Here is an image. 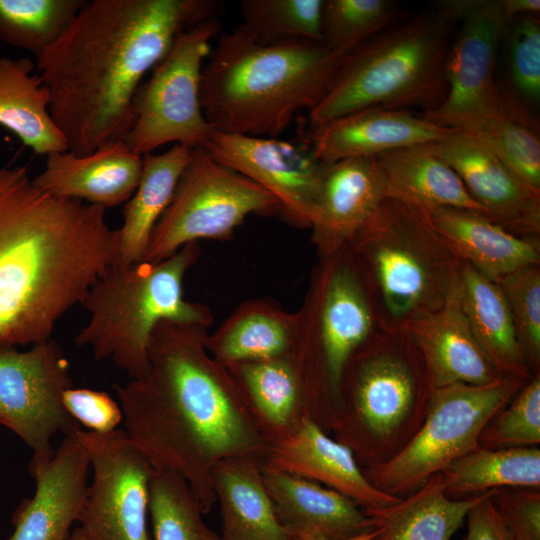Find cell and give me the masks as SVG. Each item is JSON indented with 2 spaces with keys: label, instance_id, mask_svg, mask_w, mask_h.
Here are the masks:
<instances>
[{
  "label": "cell",
  "instance_id": "8d00e7d4",
  "mask_svg": "<svg viewBox=\"0 0 540 540\" xmlns=\"http://www.w3.org/2000/svg\"><path fill=\"white\" fill-rule=\"evenodd\" d=\"M324 0H243L242 25L261 43H322Z\"/></svg>",
  "mask_w": 540,
  "mask_h": 540
},
{
  "label": "cell",
  "instance_id": "4dcf8cb0",
  "mask_svg": "<svg viewBox=\"0 0 540 540\" xmlns=\"http://www.w3.org/2000/svg\"><path fill=\"white\" fill-rule=\"evenodd\" d=\"M28 57H0V126L35 154L69 150L50 114V94Z\"/></svg>",
  "mask_w": 540,
  "mask_h": 540
},
{
  "label": "cell",
  "instance_id": "5bb4252c",
  "mask_svg": "<svg viewBox=\"0 0 540 540\" xmlns=\"http://www.w3.org/2000/svg\"><path fill=\"white\" fill-rule=\"evenodd\" d=\"M92 483L77 521L88 540H152L148 530L153 467L126 431L76 432Z\"/></svg>",
  "mask_w": 540,
  "mask_h": 540
},
{
  "label": "cell",
  "instance_id": "d590c367",
  "mask_svg": "<svg viewBox=\"0 0 540 540\" xmlns=\"http://www.w3.org/2000/svg\"><path fill=\"white\" fill-rule=\"evenodd\" d=\"M204 514L183 478L153 470L149 499L153 540H223L205 522Z\"/></svg>",
  "mask_w": 540,
  "mask_h": 540
},
{
  "label": "cell",
  "instance_id": "484cf974",
  "mask_svg": "<svg viewBox=\"0 0 540 540\" xmlns=\"http://www.w3.org/2000/svg\"><path fill=\"white\" fill-rule=\"evenodd\" d=\"M226 367L271 443L288 435L303 419L314 420L306 384L292 353Z\"/></svg>",
  "mask_w": 540,
  "mask_h": 540
},
{
  "label": "cell",
  "instance_id": "9a60e30c",
  "mask_svg": "<svg viewBox=\"0 0 540 540\" xmlns=\"http://www.w3.org/2000/svg\"><path fill=\"white\" fill-rule=\"evenodd\" d=\"M462 28L445 61L446 94L427 120L473 135L503 112L505 99L494 80L498 43L508 22L497 1L471 0Z\"/></svg>",
  "mask_w": 540,
  "mask_h": 540
},
{
  "label": "cell",
  "instance_id": "44dd1931",
  "mask_svg": "<svg viewBox=\"0 0 540 540\" xmlns=\"http://www.w3.org/2000/svg\"><path fill=\"white\" fill-rule=\"evenodd\" d=\"M142 172V156L124 140L100 145L87 155L55 152L46 156L43 171L33 182L46 193L105 209L126 203L135 192Z\"/></svg>",
  "mask_w": 540,
  "mask_h": 540
},
{
  "label": "cell",
  "instance_id": "f546056e",
  "mask_svg": "<svg viewBox=\"0 0 540 540\" xmlns=\"http://www.w3.org/2000/svg\"><path fill=\"white\" fill-rule=\"evenodd\" d=\"M375 159L386 196L421 208L441 206L482 213L456 172L429 143L401 147Z\"/></svg>",
  "mask_w": 540,
  "mask_h": 540
},
{
  "label": "cell",
  "instance_id": "f6af8a7d",
  "mask_svg": "<svg viewBox=\"0 0 540 540\" xmlns=\"http://www.w3.org/2000/svg\"><path fill=\"white\" fill-rule=\"evenodd\" d=\"M494 490L485 492L468 511L464 540H513L492 503Z\"/></svg>",
  "mask_w": 540,
  "mask_h": 540
},
{
  "label": "cell",
  "instance_id": "e0dca14e",
  "mask_svg": "<svg viewBox=\"0 0 540 540\" xmlns=\"http://www.w3.org/2000/svg\"><path fill=\"white\" fill-rule=\"evenodd\" d=\"M459 176L482 213L508 232L540 237V193L529 188L478 137L451 130L429 143Z\"/></svg>",
  "mask_w": 540,
  "mask_h": 540
},
{
  "label": "cell",
  "instance_id": "7c38bea8",
  "mask_svg": "<svg viewBox=\"0 0 540 540\" xmlns=\"http://www.w3.org/2000/svg\"><path fill=\"white\" fill-rule=\"evenodd\" d=\"M221 29L219 17H213L179 33L141 84L134 99L135 119L123 139L133 152L143 156L168 143L205 146L213 129L201 106V73Z\"/></svg>",
  "mask_w": 540,
  "mask_h": 540
},
{
  "label": "cell",
  "instance_id": "277c9868",
  "mask_svg": "<svg viewBox=\"0 0 540 540\" xmlns=\"http://www.w3.org/2000/svg\"><path fill=\"white\" fill-rule=\"evenodd\" d=\"M344 57L321 42L261 43L239 24L217 37L203 65L204 116L215 131L277 137L318 104Z\"/></svg>",
  "mask_w": 540,
  "mask_h": 540
},
{
  "label": "cell",
  "instance_id": "603a6c76",
  "mask_svg": "<svg viewBox=\"0 0 540 540\" xmlns=\"http://www.w3.org/2000/svg\"><path fill=\"white\" fill-rule=\"evenodd\" d=\"M459 279L445 303L422 314L402 329L418 345L432 390L455 383L486 385L501 378L477 343L459 297Z\"/></svg>",
  "mask_w": 540,
  "mask_h": 540
},
{
  "label": "cell",
  "instance_id": "9c48e42d",
  "mask_svg": "<svg viewBox=\"0 0 540 540\" xmlns=\"http://www.w3.org/2000/svg\"><path fill=\"white\" fill-rule=\"evenodd\" d=\"M432 390L424 357L404 329L376 328L353 354L341 380L331 423L352 451L363 438L390 436Z\"/></svg>",
  "mask_w": 540,
  "mask_h": 540
},
{
  "label": "cell",
  "instance_id": "6da1fadb",
  "mask_svg": "<svg viewBox=\"0 0 540 540\" xmlns=\"http://www.w3.org/2000/svg\"><path fill=\"white\" fill-rule=\"evenodd\" d=\"M205 326L160 321L142 378L114 384L126 433L154 470L188 484L205 514L212 476L230 459L264 462L271 441L227 367L207 350Z\"/></svg>",
  "mask_w": 540,
  "mask_h": 540
},
{
  "label": "cell",
  "instance_id": "5b68a950",
  "mask_svg": "<svg viewBox=\"0 0 540 540\" xmlns=\"http://www.w3.org/2000/svg\"><path fill=\"white\" fill-rule=\"evenodd\" d=\"M347 248L381 329L439 309L458 283L461 261L427 212L392 197H384Z\"/></svg>",
  "mask_w": 540,
  "mask_h": 540
},
{
  "label": "cell",
  "instance_id": "ee69618b",
  "mask_svg": "<svg viewBox=\"0 0 540 540\" xmlns=\"http://www.w3.org/2000/svg\"><path fill=\"white\" fill-rule=\"evenodd\" d=\"M62 403L78 424L92 432H112L123 421L119 403L105 391L70 387L63 392Z\"/></svg>",
  "mask_w": 540,
  "mask_h": 540
},
{
  "label": "cell",
  "instance_id": "7a4b0ae2",
  "mask_svg": "<svg viewBox=\"0 0 540 540\" xmlns=\"http://www.w3.org/2000/svg\"><path fill=\"white\" fill-rule=\"evenodd\" d=\"M223 6L216 0H86L61 37L35 58L69 151L87 155L123 140L142 78L179 33L218 17Z\"/></svg>",
  "mask_w": 540,
  "mask_h": 540
},
{
  "label": "cell",
  "instance_id": "cb8c5ba5",
  "mask_svg": "<svg viewBox=\"0 0 540 540\" xmlns=\"http://www.w3.org/2000/svg\"><path fill=\"white\" fill-rule=\"evenodd\" d=\"M264 486L287 532L346 540L376 530V523L347 496L317 482L260 465Z\"/></svg>",
  "mask_w": 540,
  "mask_h": 540
},
{
  "label": "cell",
  "instance_id": "bcb514c9",
  "mask_svg": "<svg viewBox=\"0 0 540 540\" xmlns=\"http://www.w3.org/2000/svg\"><path fill=\"white\" fill-rule=\"evenodd\" d=\"M497 4L507 22L525 15H536L540 11L539 0H499Z\"/></svg>",
  "mask_w": 540,
  "mask_h": 540
},
{
  "label": "cell",
  "instance_id": "7bdbcfd3",
  "mask_svg": "<svg viewBox=\"0 0 540 540\" xmlns=\"http://www.w3.org/2000/svg\"><path fill=\"white\" fill-rule=\"evenodd\" d=\"M492 503L513 540H540V494L536 489H495Z\"/></svg>",
  "mask_w": 540,
  "mask_h": 540
},
{
  "label": "cell",
  "instance_id": "c3c4849f",
  "mask_svg": "<svg viewBox=\"0 0 540 540\" xmlns=\"http://www.w3.org/2000/svg\"><path fill=\"white\" fill-rule=\"evenodd\" d=\"M68 540H88L80 527L74 529Z\"/></svg>",
  "mask_w": 540,
  "mask_h": 540
},
{
  "label": "cell",
  "instance_id": "8992f818",
  "mask_svg": "<svg viewBox=\"0 0 540 540\" xmlns=\"http://www.w3.org/2000/svg\"><path fill=\"white\" fill-rule=\"evenodd\" d=\"M199 255L198 242H192L157 262L112 264L80 303L89 319L75 344L91 349L95 360L111 359L131 379L142 378L148 369L150 338L160 321L207 328L213 322L206 305L183 294L184 277Z\"/></svg>",
  "mask_w": 540,
  "mask_h": 540
},
{
  "label": "cell",
  "instance_id": "d6986e66",
  "mask_svg": "<svg viewBox=\"0 0 540 540\" xmlns=\"http://www.w3.org/2000/svg\"><path fill=\"white\" fill-rule=\"evenodd\" d=\"M263 464L333 489L353 500L367 514L401 499L376 488L359 467L352 449L330 438L310 418L272 442Z\"/></svg>",
  "mask_w": 540,
  "mask_h": 540
},
{
  "label": "cell",
  "instance_id": "3957f363",
  "mask_svg": "<svg viewBox=\"0 0 540 540\" xmlns=\"http://www.w3.org/2000/svg\"><path fill=\"white\" fill-rule=\"evenodd\" d=\"M106 209L39 189L27 166L0 167V347L48 340L120 260Z\"/></svg>",
  "mask_w": 540,
  "mask_h": 540
},
{
  "label": "cell",
  "instance_id": "b9f144b4",
  "mask_svg": "<svg viewBox=\"0 0 540 540\" xmlns=\"http://www.w3.org/2000/svg\"><path fill=\"white\" fill-rule=\"evenodd\" d=\"M509 63L513 85L526 100L540 98V22L536 15L521 16L515 22L509 42Z\"/></svg>",
  "mask_w": 540,
  "mask_h": 540
},
{
  "label": "cell",
  "instance_id": "30bf717a",
  "mask_svg": "<svg viewBox=\"0 0 540 540\" xmlns=\"http://www.w3.org/2000/svg\"><path fill=\"white\" fill-rule=\"evenodd\" d=\"M527 381L501 378L486 385L455 383L432 390L426 420L393 458L364 473L379 490L413 492L453 461L475 450L491 418Z\"/></svg>",
  "mask_w": 540,
  "mask_h": 540
},
{
  "label": "cell",
  "instance_id": "ffe728a7",
  "mask_svg": "<svg viewBox=\"0 0 540 540\" xmlns=\"http://www.w3.org/2000/svg\"><path fill=\"white\" fill-rule=\"evenodd\" d=\"M386 196L375 157H357L324 167L311 241L320 258L349 245Z\"/></svg>",
  "mask_w": 540,
  "mask_h": 540
},
{
  "label": "cell",
  "instance_id": "7402d4cb",
  "mask_svg": "<svg viewBox=\"0 0 540 540\" xmlns=\"http://www.w3.org/2000/svg\"><path fill=\"white\" fill-rule=\"evenodd\" d=\"M453 129L439 126L406 109L369 107L312 129L308 143L325 164L376 157L405 146L432 143Z\"/></svg>",
  "mask_w": 540,
  "mask_h": 540
},
{
  "label": "cell",
  "instance_id": "52a82bcc",
  "mask_svg": "<svg viewBox=\"0 0 540 540\" xmlns=\"http://www.w3.org/2000/svg\"><path fill=\"white\" fill-rule=\"evenodd\" d=\"M450 22L439 11L422 13L346 55L309 112L311 129L369 107L436 109L446 94Z\"/></svg>",
  "mask_w": 540,
  "mask_h": 540
},
{
  "label": "cell",
  "instance_id": "60d3db41",
  "mask_svg": "<svg viewBox=\"0 0 540 540\" xmlns=\"http://www.w3.org/2000/svg\"><path fill=\"white\" fill-rule=\"evenodd\" d=\"M501 288L528 366L540 362V264L509 273L497 281Z\"/></svg>",
  "mask_w": 540,
  "mask_h": 540
},
{
  "label": "cell",
  "instance_id": "ab89813d",
  "mask_svg": "<svg viewBox=\"0 0 540 540\" xmlns=\"http://www.w3.org/2000/svg\"><path fill=\"white\" fill-rule=\"evenodd\" d=\"M487 423L479 446L488 449L534 446L540 442V376L530 378Z\"/></svg>",
  "mask_w": 540,
  "mask_h": 540
},
{
  "label": "cell",
  "instance_id": "836d02e7",
  "mask_svg": "<svg viewBox=\"0 0 540 540\" xmlns=\"http://www.w3.org/2000/svg\"><path fill=\"white\" fill-rule=\"evenodd\" d=\"M441 473L447 495L475 496L506 487L539 489L540 450L534 446L478 447L453 461Z\"/></svg>",
  "mask_w": 540,
  "mask_h": 540
},
{
  "label": "cell",
  "instance_id": "8fae6325",
  "mask_svg": "<svg viewBox=\"0 0 540 540\" xmlns=\"http://www.w3.org/2000/svg\"><path fill=\"white\" fill-rule=\"evenodd\" d=\"M252 214L281 216L282 208L272 194L216 161L204 147L194 148L143 261L163 260L201 239H229Z\"/></svg>",
  "mask_w": 540,
  "mask_h": 540
},
{
  "label": "cell",
  "instance_id": "e575fe53",
  "mask_svg": "<svg viewBox=\"0 0 540 540\" xmlns=\"http://www.w3.org/2000/svg\"><path fill=\"white\" fill-rule=\"evenodd\" d=\"M86 0H0V40L35 58L70 26Z\"/></svg>",
  "mask_w": 540,
  "mask_h": 540
},
{
  "label": "cell",
  "instance_id": "4316f807",
  "mask_svg": "<svg viewBox=\"0 0 540 540\" xmlns=\"http://www.w3.org/2000/svg\"><path fill=\"white\" fill-rule=\"evenodd\" d=\"M296 312L284 310L270 298L242 302L212 333L208 352L227 366L261 361L292 353L296 338Z\"/></svg>",
  "mask_w": 540,
  "mask_h": 540
},
{
  "label": "cell",
  "instance_id": "2e32d148",
  "mask_svg": "<svg viewBox=\"0 0 540 540\" xmlns=\"http://www.w3.org/2000/svg\"><path fill=\"white\" fill-rule=\"evenodd\" d=\"M204 148L216 161L272 194L287 223L310 228L326 164L308 142L212 130Z\"/></svg>",
  "mask_w": 540,
  "mask_h": 540
},
{
  "label": "cell",
  "instance_id": "ac0fdd59",
  "mask_svg": "<svg viewBox=\"0 0 540 540\" xmlns=\"http://www.w3.org/2000/svg\"><path fill=\"white\" fill-rule=\"evenodd\" d=\"M89 468L76 433L64 436L51 458H32L35 492L17 508L8 540H68L84 502Z\"/></svg>",
  "mask_w": 540,
  "mask_h": 540
},
{
  "label": "cell",
  "instance_id": "83f0119b",
  "mask_svg": "<svg viewBox=\"0 0 540 540\" xmlns=\"http://www.w3.org/2000/svg\"><path fill=\"white\" fill-rule=\"evenodd\" d=\"M458 286L462 310L489 362L504 378L528 381L530 368L500 286L463 261Z\"/></svg>",
  "mask_w": 540,
  "mask_h": 540
},
{
  "label": "cell",
  "instance_id": "f35d334b",
  "mask_svg": "<svg viewBox=\"0 0 540 540\" xmlns=\"http://www.w3.org/2000/svg\"><path fill=\"white\" fill-rule=\"evenodd\" d=\"M505 100L502 114L474 135L482 140L522 182L540 193V141L527 119ZM473 135V134H472Z\"/></svg>",
  "mask_w": 540,
  "mask_h": 540
},
{
  "label": "cell",
  "instance_id": "4fadbf2b",
  "mask_svg": "<svg viewBox=\"0 0 540 540\" xmlns=\"http://www.w3.org/2000/svg\"><path fill=\"white\" fill-rule=\"evenodd\" d=\"M70 387V363L55 339L24 351L0 347V425L32 449V458H51L56 435L80 430L62 403L63 392Z\"/></svg>",
  "mask_w": 540,
  "mask_h": 540
},
{
  "label": "cell",
  "instance_id": "f1b7e54d",
  "mask_svg": "<svg viewBox=\"0 0 540 540\" xmlns=\"http://www.w3.org/2000/svg\"><path fill=\"white\" fill-rule=\"evenodd\" d=\"M260 462L230 459L212 476L223 540H291L264 486Z\"/></svg>",
  "mask_w": 540,
  "mask_h": 540
},
{
  "label": "cell",
  "instance_id": "1f68e13d",
  "mask_svg": "<svg viewBox=\"0 0 540 540\" xmlns=\"http://www.w3.org/2000/svg\"><path fill=\"white\" fill-rule=\"evenodd\" d=\"M192 150L174 144L161 154L142 156L139 184L124 205L123 223L118 229L123 264L143 261L152 231L172 200Z\"/></svg>",
  "mask_w": 540,
  "mask_h": 540
},
{
  "label": "cell",
  "instance_id": "74e56055",
  "mask_svg": "<svg viewBox=\"0 0 540 540\" xmlns=\"http://www.w3.org/2000/svg\"><path fill=\"white\" fill-rule=\"evenodd\" d=\"M393 16L386 0H324L322 43L346 56L383 32Z\"/></svg>",
  "mask_w": 540,
  "mask_h": 540
},
{
  "label": "cell",
  "instance_id": "d4e9b609",
  "mask_svg": "<svg viewBox=\"0 0 540 540\" xmlns=\"http://www.w3.org/2000/svg\"><path fill=\"white\" fill-rule=\"evenodd\" d=\"M423 209L454 256L493 281L540 264L539 239L514 235L480 212L441 206Z\"/></svg>",
  "mask_w": 540,
  "mask_h": 540
},
{
  "label": "cell",
  "instance_id": "ba28073f",
  "mask_svg": "<svg viewBox=\"0 0 540 540\" xmlns=\"http://www.w3.org/2000/svg\"><path fill=\"white\" fill-rule=\"evenodd\" d=\"M296 317L292 355L322 426L332 419L346 365L377 328L347 247L320 258Z\"/></svg>",
  "mask_w": 540,
  "mask_h": 540
},
{
  "label": "cell",
  "instance_id": "7dc6e473",
  "mask_svg": "<svg viewBox=\"0 0 540 540\" xmlns=\"http://www.w3.org/2000/svg\"><path fill=\"white\" fill-rule=\"evenodd\" d=\"M375 534H376V530H374L373 532L363 534L354 538L346 539V540H372ZM289 536L291 540H332V539H328L314 533L301 532V531L289 532Z\"/></svg>",
  "mask_w": 540,
  "mask_h": 540
},
{
  "label": "cell",
  "instance_id": "d6a6232c",
  "mask_svg": "<svg viewBox=\"0 0 540 540\" xmlns=\"http://www.w3.org/2000/svg\"><path fill=\"white\" fill-rule=\"evenodd\" d=\"M483 494L450 498L436 473L407 498L368 513L376 523L372 540H450Z\"/></svg>",
  "mask_w": 540,
  "mask_h": 540
}]
</instances>
